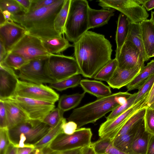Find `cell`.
<instances>
[{"instance_id": "6da1fadb", "label": "cell", "mask_w": 154, "mask_h": 154, "mask_svg": "<svg viewBox=\"0 0 154 154\" xmlns=\"http://www.w3.org/2000/svg\"><path fill=\"white\" fill-rule=\"evenodd\" d=\"M74 56L81 74L94 78L112 59V45L103 35L87 31L73 43Z\"/></svg>"}, {"instance_id": "7a4b0ae2", "label": "cell", "mask_w": 154, "mask_h": 154, "mask_svg": "<svg viewBox=\"0 0 154 154\" xmlns=\"http://www.w3.org/2000/svg\"><path fill=\"white\" fill-rule=\"evenodd\" d=\"M65 0H58L50 5L22 14L11 15V18L23 27L27 33L41 39L62 36L55 30L54 23Z\"/></svg>"}, {"instance_id": "3957f363", "label": "cell", "mask_w": 154, "mask_h": 154, "mask_svg": "<svg viewBox=\"0 0 154 154\" xmlns=\"http://www.w3.org/2000/svg\"><path fill=\"white\" fill-rule=\"evenodd\" d=\"M131 95L127 92H119L97 99L73 110L67 119L76 123L77 128L94 123L119 105L125 103Z\"/></svg>"}, {"instance_id": "277c9868", "label": "cell", "mask_w": 154, "mask_h": 154, "mask_svg": "<svg viewBox=\"0 0 154 154\" xmlns=\"http://www.w3.org/2000/svg\"><path fill=\"white\" fill-rule=\"evenodd\" d=\"M50 130L48 125L41 121L28 119L8 129V134L11 144L15 147L34 148V145Z\"/></svg>"}, {"instance_id": "5b68a950", "label": "cell", "mask_w": 154, "mask_h": 154, "mask_svg": "<svg viewBox=\"0 0 154 154\" xmlns=\"http://www.w3.org/2000/svg\"><path fill=\"white\" fill-rule=\"evenodd\" d=\"M89 7L86 0H71L64 30L69 41L75 43L89 29Z\"/></svg>"}, {"instance_id": "8992f818", "label": "cell", "mask_w": 154, "mask_h": 154, "mask_svg": "<svg viewBox=\"0 0 154 154\" xmlns=\"http://www.w3.org/2000/svg\"><path fill=\"white\" fill-rule=\"evenodd\" d=\"M92 135L90 128H77L72 134H59L45 148L52 151H62L90 146Z\"/></svg>"}, {"instance_id": "52a82bcc", "label": "cell", "mask_w": 154, "mask_h": 154, "mask_svg": "<svg viewBox=\"0 0 154 154\" xmlns=\"http://www.w3.org/2000/svg\"><path fill=\"white\" fill-rule=\"evenodd\" d=\"M47 68L49 75L55 82L81 74L74 57L60 54H52L49 57Z\"/></svg>"}, {"instance_id": "ba28073f", "label": "cell", "mask_w": 154, "mask_h": 154, "mask_svg": "<svg viewBox=\"0 0 154 154\" xmlns=\"http://www.w3.org/2000/svg\"><path fill=\"white\" fill-rule=\"evenodd\" d=\"M98 5L106 9L117 10L125 15L130 23L139 24L147 19L149 14L138 0H99Z\"/></svg>"}, {"instance_id": "9c48e42d", "label": "cell", "mask_w": 154, "mask_h": 154, "mask_svg": "<svg viewBox=\"0 0 154 154\" xmlns=\"http://www.w3.org/2000/svg\"><path fill=\"white\" fill-rule=\"evenodd\" d=\"M49 57L28 62L19 70L18 76L21 80L38 84L55 82L49 75L47 64Z\"/></svg>"}, {"instance_id": "30bf717a", "label": "cell", "mask_w": 154, "mask_h": 154, "mask_svg": "<svg viewBox=\"0 0 154 154\" xmlns=\"http://www.w3.org/2000/svg\"><path fill=\"white\" fill-rule=\"evenodd\" d=\"M148 96H146L121 115L102 123L98 131L100 138H108L112 141L128 119L140 109L147 106Z\"/></svg>"}, {"instance_id": "8fae6325", "label": "cell", "mask_w": 154, "mask_h": 154, "mask_svg": "<svg viewBox=\"0 0 154 154\" xmlns=\"http://www.w3.org/2000/svg\"><path fill=\"white\" fill-rule=\"evenodd\" d=\"M14 96L54 103L60 98L59 94L49 86L19 80Z\"/></svg>"}, {"instance_id": "7c38bea8", "label": "cell", "mask_w": 154, "mask_h": 154, "mask_svg": "<svg viewBox=\"0 0 154 154\" xmlns=\"http://www.w3.org/2000/svg\"><path fill=\"white\" fill-rule=\"evenodd\" d=\"M10 52L21 56L28 62L49 57L52 54L46 50L40 38L28 33L16 44Z\"/></svg>"}, {"instance_id": "4fadbf2b", "label": "cell", "mask_w": 154, "mask_h": 154, "mask_svg": "<svg viewBox=\"0 0 154 154\" xmlns=\"http://www.w3.org/2000/svg\"><path fill=\"white\" fill-rule=\"evenodd\" d=\"M8 99L11 100L18 106L29 119L41 122L55 107L54 103L17 96H13Z\"/></svg>"}, {"instance_id": "5bb4252c", "label": "cell", "mask_w": 154, "mask_h": 154, "mask_svg": "<svg viewBox=\"0 0 154 154\" xmlns=\"http://www.w3.org/2000/svg\"><path fill=\"white\" fill-rule=\"evenodd\" d=\"M27 33L26 30L23 27L11 18L0 25V40L3 42L8 53Z\"/></svg>"}, {"instance_id": "9a60e30c", "label": "cell", "mask_w": 154, "mask_h": 154, "mask_svg": "<svg viewBox=\"0 0 154 154\" xmlns=\"http://www.w3.org/2000/svg\"><path fill=\"white\" fill-rule=\"evenodd\" d=\"M118 68L121 69H132L144 61L136 47L131 42L126 40L117 60Z\"/></svg>"}, {"instance_id": "2e32d148", "label": "cell", "mask_w": 154, "mask_h": 154, "mask_svg": "<svg viewBox=\"0 0 154 154\" xmlns=\"http://www.w3.org/2000/svg\"><path fill=\"white\" fill-rule=\"evenodd\" d=\"M18 79L13 69L0 63V100L8 99L14 95Z\"/></svg>"}, {"instance_id": "e0dca14e", "label": "cell", "mask_w": 154, "mask_h": 154, "mask_svg": "<svg viewBox=\"0 0 154 154\" xmlns=\"http://www.w3.org/2000/svg\"><path fill=\"white\" fill-rule=\"evenodd\" d=\"M144 64H140L129 69L117 68L110 79L107 82L110 87L119 89L127 86L139 74Z\"/></svg>"}, {"instance_id": "ac0fdd59", "label": "cell", "mask_w": 154, "mask_h": 154, "mask_svg": "<svg viewBox=\"0 0 154 154\" xmlns=\"http://www.w3.org/2000/svg\"><path fill=\"white\" fill-rule=\"evenodd\" d=\"M142 38L147 60L154 57V24L146 19L140 23Z\"/></svg>"}, {"instance_id": "d6986e66", "label": "cell", "mask_w": 154, "mask_h": 154, "mask_svg": "<svg viewBox=\"0 0 154 154\" xmlns=\"http://www.w3.org/2000/svg\"><path fill=\"white\" fill-rule=\"evenodd\" d=\"M2 100L5 109L8 129L29 119L24 111L15 103L9 99Z\"/></svg>"}, {"instance_id": "ffe728a7", "label": "cell", "mask_w": 154, "mask_h": 154, "mask_svg": "<svg viewBox=\"0 0 154 154\" xmlns=\"http://www.w3.org/2000/svg\"><path fill=\"white\" fill-rule=\"evenodd\" d=\"M148 133L145 128L144 118L139 122L134 135L131 147L132 154H145Z\"/></svg>"}, {"instance_id": "44dd1931", "label": "cell", "mask_w": 154, "mask_h": 154, "mask_svg": "<svg viewBox=\"0 0 154 154\" xmlns=\"http://www.w3.org/2000/svg\"><path fill=\"white\" fill-rule=\"evenodd\" d=\"M80 85L84 92L96 97L98 99L112 94L110 87L99 81L83 79L81 80Z\"/></svg>"}, {"instance_id": "7402d4cb", "label": "cell", "mask_w": 154, "mask_h": 154, "mask_svg": "<svg viewBox=\"0 0 154 154\" xmlns=\"http://www.w3.org/2000/svg\"><path fill=\"white\" fill-rule=\"evenodd\" d=\"M130 22L125 15L121 13L119 16L115 40L116 44L115 58L117 60L122 47L126 42L128 35Z\"/></svg>"}, {"instance_id": "603a6c76", "label": "cell", "mask_w": 154, "mask_h": 154, "mask_svg": "<svg viewBox=\"0 0 154 154\" xmlns=\"http://www.w3.org/2000/svg\"><path fill=\"white\" fill-rule=\"evenodd\" d=\"M115 10L88 9L89 29L98 27L107 24L110 18L114 15Z\"/></svg>"}, {"instance_id": "cb8c5ba5", "label": "cell", "mask_w": 154, "mask_h": 154, "mask_svg": "<svg viewBox=\"0 0 154 154\" xmlns=\"http://www.w3.org/2000/svg\"><path fill=\"white\" fill-rule=\"evenodd\" d=\"M41 39L44 48L51 54H60L68 48L73 46V45L69 43L67 39L62 36Z\"/></svg>"}, {"instance_id": "d4e9b609", "label": "cell", "mask_w": 154, "mask_h": 154, "mask_svg": "<svg viewBox=\"0 0 154 154\" xmlns=\"http://www.w3.org/2000/svg\"><path fill=\"white\" fill-rule=\"evenodd\" d=\"M154 74V60H151L141 69L139 74L127 86L128 91L138 89L147 79Z\"/></svg>"}, {"instance_id": "484cf974", "label": "cell", "mask_w": 154, "mask_h": 154, "mask_svg": "<svg viewBox=\"0 0 154 154\" xmlns=\"http://www.w3.org/2000/svg\"><path fill=\"white\" fill-rule=\"evenodd\" d=\"M140 24L130 23L129 32L126 40L131 42L139 50L143 61L145 62L147 60Z\"/></svg>"}, {"instance_id": "4316f807", "label": "cell", "mask_w": 154, "mask_h": 154, "mask_svg": "<svg viewBox=\"0 0 154 154\" xmlns=\"http://www.w3.org/2000/svg\"><path fill=\"white\" fill-rule=\"evenodd\" d=\"M140 120L126 133L115 137L112 141V145L123 152L131 154V147L132 141Z\"/></svg>"}, {"instance_id": "83f0119b", "label": "cell", "mask_w": 154, "mask_h": 154, "mask_svg": "<svg viewBox=\"0 0 154 154\" xmlns=\"http://www.w3.org/2000/svg\"><path fill=\"white\" fill-rule=\"evenodd\" d=\"M85 93L62 95L59 99L58 107L64 112L74 108L80 103Z\"/></svg>"}, {"instance_id": "f1b7e54d", "label": "cell", "mask_w": 154, "mask_h": 154, "mask_svg": "<svg viewBox=\"0 0 154 154\" xmlns=\"http://www.w3.org/2000/svg\"><path fill=\"white\" fill-rule=\"evenodd\" d=\"M66 122V119L63 117L56 126L51 130L40 140L34 145L35 149L42 150L50 143L58 135L63 133L62 125Z\"/></svg>"}, {"instance_id": "f546056e", "label": "cell", "mask_w": 154, "mask_h": 154, "mask_svg": "<svg viewBox=\"0 0 154 154\" xmlns=\"http://www.w3.org/2000/svg\"><path fill=\"white\" fill-rule=\"evenodd\" d=\"M71 0H65L57 14L54 20V27L56 31L61 35L64 34L65 26L66 20Z\"/></svg>"}, {"instance_id": "4dcf8cb0", "label": "cell", "mask_w": 154, "mask_h": 154, "mask_svg": "<svg viewBox=\"0 0 154 154\" xmlns=\"http://www.w3.org/2000/svg\"><path fill=\"white\" fill-rule=\"evenodd\" d=\"M117 68V60L115 58L111 59L98 72L93 78L107 82L112 76Z\"/></svg>"}, {"instance_id": "1f68e13d", "label": "cell", "mask_w": 154, "mask_h": 154, "mask_svg": "<svg viewBox=\"0 0 154 154\" xmlns=\"http://www.w3.org/2000/svg\"><path fill=\"white\" fill-rule=\"evenodd\" d=\"M81 80V76L78 74L60 81L50 84L49 86L58 91H61L78 86L80 84Z\"/></svg>"}, {"instance_id": "d6a6232c", "label": "cell", "mask_w": 154, "mask_h": 154, "mask_svg": "<svg viewBox=\"0 0 154 154\" xmlns=\"http://www.w3.org/2000/svg\"><path fill=\"white\" fill-rule=\"evenodd\" d=\"M0 10L7 11L11 15H20L25 13L16 0H0Z\"/></svg>"}, {"instance_id": "836d02e7", "label": "cell", "mask_w": 154, "mask_h": 154, "mask_svg": "<svg viewBox=\"0 0 154 154\" xmlns=\"http://www.w3.org/2000/svg\"><path fill=\"white\" fill-rule=\"evenodd\" d=\"M28 62L23 57L17 54L9 52L7 54L3 63L13 69L18 70Z\"/></svg>"}, {"instance_id": "e575fe53", "label": "cell", "mask_w": 154, "mask_h": 154, "mask_svg": "<svg viewBox=\"0 0 154 154\" xmlns=\"http://www.w3.org/2000/svg\"><path fill=\"white\" fill-rule=\"evenodd\" d=\"M64 113L59 107L54 108L46 115L42 122L48 125L51 130L63 118Z\"/></svg>"}, {"instance_id": "d590c367", "label": "cell", "mask_w": 154, "mask_h": 154, "mask_svg": "<svg viewBox=\"0 0 154 154\" xmlns=\"http://www.w3.org/2000/svg\"><path fill=\"white\" fill-rule=\"evenodd\" d=\"M137 92L132 94L124 104L119 105L110 113L106 118V120L112 119L122 114L134 105V101L137 96Z\"/></svg>"}, {"instance_id": "8d00e7d4", "label": "cell", "mask_w": 154, "mask_h": 154, "mask_svg": "<svg viewBox=\"0 0 154 154\" xmlns=\"http://www.w3.org/2000/svg\"><path fill=\"white\" fill-rule=\"evenodd\" d=\"M154 83V74L147 79L138 88L137 96L134 105L138 103L144 97L149 95Z\"/></svg>"}, {"instance_id": "74e56055", "label": "cell", "mask_w": 154, "mask_h": 154, "mask_svg": "<svg viewBox=\"0 0 154 154\" xmlns=\"http://www.w3.org/2000/svg\"><path fill=\"white\" fill-rule=\"evenodd\" d=\"M144 120L145 131L154 135V108L146 106Z\"/></svg>"}, {"instance_id": "f35d334b", "label": "cell", "mask_w": 154, "mask_h": 154, "mask_svg": "<svg viewBox=\"0 0 154 154\" xmlns=\"http://www.w3.org/2000/svg\"><path fill=\"white\" fill-rule=\"evenodd\" d=\"M112 143V141L109 138H100L97 141L91 143V146L96 154H104L107 148Z\"/></svg>"}, {"instance_id": "ab89813d", "label": "cell", "mask_w": 154, "mask_h": 154, "mask_svg": "<svg viewBox=\"0 0 154 154\" xmlns=\"http://www.w3.org/2000/svg\"><path fill=\"white\" fill-rule=\"evenodd\" d=\"M8 128H0V154H5L11 144Z\"/></svg>"}, {"instance_id": "60d3db41", "label": "cell", "mask_w": 154, "mask_h": 154, "mask_svg": "<svg viewBox=\"0 0 154 154\" xmlns=\"http://www.w3.org/2000/svg\"><path fill=\"white\" fill-rule=\"evenodd\" d=\"M58 1V0H31V5L29 11L49 6L57 2Z\"/></svg>"}, {"instance_id": "b9f144b4", "label": "cell", "mask_w": 154, "mask_h": 154, "mask_svg": "<svg viewBox=\"0 0 154 154\" xmlns=\"http://www.w3.org/2000/svg\"><path fill=\"white\" fill-rule=\"evenodd\" d=\"M82 148L62 151H52L44 148L42 150V154H82Z\"/></svg>"}, {"instance_id": "7bdbcfd3", "label": "cell", "mask_w": 154, "mask_h": 154, "mask_svg": "<svg viewBox=\"0 0 154 154\" xmlns=\"http://www.w3.org/2000/svg\"><path fill=\"white\" fill-rule=\"evenodd\" d=\"M8 128L5 109L3 101L0 100V128Z\"/></svg>"}, {"instance_id": "ee69618b", "label": "cell", "mask_w": 154, "mask_h": 154, "mask_svg": "<svg viewBox=\"0 0 154 154\" xmlns=\"http://www.w3.org/2000/svg\"><path fill=\"white\" fill-rule=\"evenodd\" d=\"M63 132L66 134L70 135L73 134L77 129L76 123L72 121L66 122L62 125Z\"/></svg>"}, {"instance_id": "f6af8a7d", "label": "cell", "mask_w": 154, "mask_h": 154, "mask_svg": "<svg viewBox=\"0 0 154 154\" xmlns=\"http://www.w3.org/2000/svg\"><path fill=\"white\" fill-rule=\"evenodd\" d=\"M145 154H154V135L149 134Z\"/></svg>"}, {"instance_id": "bcb514c9", "label": "cell", "mask_w": 154, "mask_h": 154, "mask_svg": "<svg viewBox=\"0 0 154 154\" xmlns=\"http://www.w3.org/2000/svg\"><path fill=\"white\" fill-rule=\"evenodd\" d=\"M147 11L154 8V0H138Z\"/></svg>"}, {"instance_id": "7dc6e473", "label": "cell", "mask_w": 154, "mask_h": 154, "mask_svg": "<svg viewBox=\"0 0 154 154\" xmlns=\"http://www.w3.org/2000/svg\"><path fill=\"white\" fill-rule=\"evenodd\" d=\"M16 1L24 9L25 13L29 11L31 5V0H16Z\"/></svg>"}, {"instance_id": "c3c4849f", "label": "cell", "mask_w": 154, "mask_h": 154, "mask_svg": "<svg viewBox=\"0 0 154 154\" xmlns=\"http://www.w3.org/2000/svg\"><path fill=\"white\" fill-rule=\"evenodd\" d=\"M106 154H132L123 152L116 148L112 145V143L106 150Z\"/></svg>"}, {"instance_id": "681fc988", "label": "cell", "mask_w": 154, "mask_h": 154, "mask_svg": "<svg viewBox=\"0 0 154 154\" xmlns=\"http://www.w3.org/2000/svg\"><path fill=\"white\" fill-rule=\"evenodd\" d=\"M35 149L31 147L17 148V154H30Z\"/></svg>"}, {"instance_id": "f907efd6", "label": "cell", "mask_w": 154, "mask_h": 154, "mask_svg": "<svg viewBox=\"0 0 154 154\" xmlns=\"http://www.w3.org/2000/svg\"><path fill=\"white\" fill-rule=\"evenodd\" d=\"M8 54L3 42L0 40V63L3 61Z\"/></svg>"}, {"instance_id": "816d5d0a", "label": "cell", "mask_w": 154, "mask_h": 154, "mask_svg": "<svg viewBox=\"0 0 154 154\" xmlns=\"http://www.w3.org/2000/svg\"><path fill=\"white\" fill-rule=\"evenodd\" d=\"M82 154H96L91 146L82 148Z\"/></svg>"}, {"instance_id": "f5cc1de1", "label": "cell", "mask_w": 154, "mask_h": 154, "mask_svg": "<svg viewBox=\"0 0 154 154\" xmlns=\"http://www.w3.org/2000/svg\"><path fill=\"white\" fill-rule=\"evenodd\" d=\"M17 148L11 144L5 154H17Z\"/></svg>"}, {"instance_id": "db71d44e", "label": "cell", "mask_w": 154, "mask_h": 154, "mask_svg": "<svg viewBox=\"0 0 154 154\" xmlns=\"http://www.w3.org/2000/svg\"><path fill=\"white\" fill-rule=\"evenodd\" d=\"M154 94V83H153V86L152 87V89L149 93L148 100L147 102V104L149 103L150 101L152 96Z\"/></svg>"}, {"instance_id": "11a10c76", "label": "cell", "mask_w": 154, "mask_h": 154, "mask_svg": "<svg viewBox=\"0 0 154 154\" xmlns=\"http://www.w3.org/2000/svg\"><path fill=\"white\" fill-rule=\"evenodd\" d=\"M0 25H1L5 23L6 22L7 20L4 15L1 11H0Z\"/></svg>"}, {"instance_id": "9f6ffc18", "label": "cell", "mask_w": 154, "mask_h": 154, "mask_svg": "<svg viewBox=\"0 0 154 154\" xmlns=\"http://www.w3.org/2000/svg\"><path fill=\"white\" fill-rule=\"evenodd\" d=\"M147 106H150L154 108V94L150 102L147 104Z\"/></svg>"}, {"instance_id": "6f0895ef", "label": "cell", "mask_w": 154, "mask_h": 154, "mask_svg": "<svg viewBox=\"0 0 154 154\" xmlns=\"http://www.w3.org/2000/svg\"><path fill=\"white\" fill-rule=\"evenodd\" d=\"M42 150L38 149H35V154H42Z\"/></svg>"}, {"instance_id": "680465c9", "label": "cell", "mask_w": 154, "mask_h": 154, "mask_svg": "<svg viewBox=\"0 0 154 154\" xmlns=\"http://www.w3.org/2000/svg\"><path fill=\"white\" fill-rule=\"evenodd\" d=\"M150 19L152 20L154 24V11H152L151 12V17Z\"/></svg>"}, {"instance_id": "91938a15", "label": "cell", "mask_w": 154, "mask_h": 154, "mask_svg": "<svg viewBox=\"0 0 154 154\" xmlns=\"http://www.w3.org/2000/svg\"><path fill=\"white\" fill-rule=\"evenodd\" d=\"M35 149L32 152H31L30 154H35Z\"/></svg>"}, {"instance_id": "94428289", "label": "cell", "mask_w": 154, "mask_h": 154, "mask_svg": "<svg viewBox=\"0 0 154 154\" xmlns=\"http://www.w3.org/2000/svg\"></svg>"}]
</instances>
